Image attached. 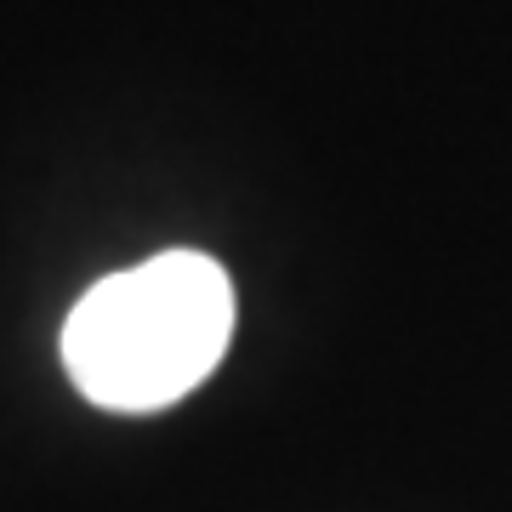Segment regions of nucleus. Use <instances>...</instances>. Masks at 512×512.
<instances>
[{
    "mask_svg": "<svg viewBox=\"0 0 512 512\" xmlns=\"http://www.w3.org/2000/svg\"><path fill=\"white\" fill-rule=\"evenodd\" d=\"M234 279L205 251H160L97 279L63 319V370L103 410H165L217 370Z\"/></svg>",
    "mask_w": 512,
    "mask_h": 512,
    "instance_id": "f257e3e1",
    "label": "nucleus"
}]
</instances>
